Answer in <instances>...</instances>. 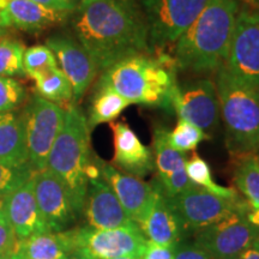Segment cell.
Returning <instances> with one entry per match:
<instances>
[{
  "label": "cell",
  "instance_id": "1",
  "mask_svg": "<svg viewBox=\"0 0 259 259\" xmlns=\"http://www.w3.org/2000/svg\"><path fill=\"white\" fill-rule=\"evenodd\" d=\"M71 15L74 37L99 72L150 51L145 21L125 0H80Z\"/></svg>",
  "mask_w": 259,
  "mask_h": 259
},
{
  "label": "cell",
  "instance_id": "2",
  "mask_svg": "<svg viewBox=\"0 0 259 259\" xmlns=\"http://www.w3.org/2000/svg\"><path fill=\"white\" fill-rule=\"evenodd\" d=\"M239 9L238 0H209L177 40L176 66L194 73L218 72L228 54Z\"/></svg>",
  "mask_w": 259,
  "mask_h": 259
},
{
  "label": "cell",
  "instance_id": "3",
  "mask_svg": "<svg viewBox=\"0 0 259 259\" xmlns=\"http://www.w3.org/2000/svg\"><path fill=\"white\" fill-rule=\"evenodd\" d=\"M177 84L174 66L168 58L148 54L122 59L105 70L96 87L111 88L131 105L169 109L170 94Z\"/></svg>",
  "mask_w": 259,
  "mask_h": 259
},
{
  "label": "cell",
  "instance_id": "4",
  "mask_svg": "<svg viewBox=\"0 0 259 259\" xmlns=\"http://www.w3.org/2000/svg\"><path fill=\"white\" fill-rule=\"evenodd\" d=\"M94 155L87 116L77 106L65 109L64 124L51 149L47 168L65 186L77 215H83L89 181L85 168Z\"/></svg>",
  "mask_w": 259,
  "mask_h": 259
},
{
  "label": "cell",
  "instance_id": "5",
  "mask_svg": "<svg viewBox=\"0 0 259 259\" xmlns=\"http://www.w3.org/2000/svg\"><path fill=\"white\" fill-rule=\"evenodd\" d=\"M220 112L233 155L257 153L259 149V93L236 79L221 66L216 76Z\"/></svg>",
  "mask_w": 259,
  "mask_h": 259
},
{
  "label": "cell",
  "instance_id": "6",
  "mask_svg": "<svg viewBox=\"0 0 259 259\" xmlns=\"http://www.w3.org/2000/svg\"><path fill=\"white\" fill-rule=\"evenodd\" d=\"M65 109L35 94L22 111L29 163L35 173L47 168L51 149L63 127Z\"/></svg>",
  "mask_w": 259,
  "mask_h": 259
},
{
  "label": "cell",
  "instance_id": "7",
  "mask_svg": "<svg viewBox=\"0 0 259 259\" xmlns=\"http://www.w3.org/2000/svg\"><path fill=\"white\" fill-rule=\"evenodd\" d=\"M149 44L163 48L178 38L198 17L209 0H142Z\"/></svg>",
  "mask_w": 259,
  "mask_h": 259
},
{
  "label": "cell",
  "instance_id": "8",
  "mask_svg": "<svg viewBox=\"0 0 259 259\" xmlns=\"http://www.w3.org/2000/svg\"><path fill=\"white\" fill-rule=\"evenodd\" d=\"M229 74L259 88V14L247 6L239 9L228 54L222 65Z\"/></svg>",
  "mask_w": 259,
  "mask_h": 259
},
{
  "label": "cell",
  "instance_id": "9",
  "mask_svg": "<svg viewBox=\"0 0 259 259\" xmlns=\"http://www.w3.org/2000/svg\"><path fill=\"white\" fill-rule=\"evenodd\" d=\"M72 232L76 251L95 259H113L143 253L147 238L136 226L112 229H97L90 226L73 227Z\"/></svg>",
  "mask_w": 259,
  "mask_h": 259
},
{
  "label": "cell",
  "instance_id": "10",
  "mask_svg": "<svg viewBox=\"0 0 259 259\" xmlns=\"http://www.w3.org/2000/svg\"><path fill=\"white\" fill-rule=\"evenodd\" d=\"M248 211H238L196 231L194 244L218 259H235L253 245L259 229L247 220Z\"/></svg>",
  "mask_w": 259,
  "mask_h": 259
},
{
  "label": "cell",
  "instance_id": "11",
  "mask_svg": "<svg viewBox=\"0 0 259 259\" xmlns=\"http://www.w3.org/2000/svg\"><path fill=\"white\" fill-rule=\"evenodd\" d=\"M169 200L184 227L194 231L213 225L234 212L248 211L247 204L239 197L226 198L196 185Z\"/></svg>",
  "mask_w": 259,
  "mask_h": 259
},
{
  "label": "cell",
  "instance_id": "12",
  "mask_svg": "<svg viewBox=\"0 0 259 259\" xmlns=\"http://www.w3.org/2000/svg\"><path fill=\"white\" fill-rule=\"evenodd\" d=\"M169 109L178 119L211 131L219 122L220 103L216 84L210 79H197L176 84L170 94Z\"/></svg>",
  "mask_w": 259,
  "mask_h": 259
},
{
  "label": "cell",
  "instance_id": "13",
  "mask_svg": "<svg viewBox=\"0 0 259 259\" xmlns=\"http://www.w3.org/2000/svg\"><path fill=\"white\" fill-rule=\"evenodd\" d=\"M46 46L53 52L58 66L69 79L73 92V105L76 106L99 73L96 64L76 37L71 35H53L46 41Z\"/></svg>",
  "mask_w": 259,
  "mask_h": 259
},
{
  "label": "cell",
  "instance_id": "14",
  "mask_svg": "<svg viewBox=\"0 0 259 259\" xmlns=\"http://www.w3.org/2000/svg\"><path fill=\"white\" fill-rule=\"evenodd\" d=\"M34 191L37 205L51 232L72 228L79 216L61 181L52 171L45 169L34 174Z\"/></svg>",
  "mask_w": 259,
  "mask_h": 259
},
{
  "label": "cell",
  "instance_id": "15",
  "mask_svg": "<svg viewBox=\"0 0 259 259\" xmlns=\"http://www.w3.org/2000/svg\"><path fill=\"white\" fill-rule=\"evenodd\" d=\"M100 166L102 179L114 191L131 221L139 227L153 208L156 187L154 184L145 183L143 178L124 173L102 160Z\"/></svg>",
  "mask_w": 259,
  "mask_h": 259
},
{
  "label": "cell",
  "instance_id": "16",
  "mask_svg": "<svg viewBox=\"0 0 259 259\" xmlns=\"http://www.w3.org/2000/svg\"><path fill=\"white\" fill-rule=\"evenodd\" d=\"M153 155L157 181L167 197L173 198L193 186L186 174L187 158L185 154L178 151L169 144L166 128H155Z\"/></svg>",
  "mask_w": 259,
  "mask_h": 259
},
{
  "label": "cell",
  "instance_id": "17",
  "mask_svg": "<svg viewBox=\"0 0 259 259\" xmlns=\"http://www.w3.org/2000/svg\"><path fill=\"white\" fill-rule=\"evenodd\" d=\"M3 209L17 240H24L32 235L51 232L37 205L34 191V177L4 197Z\"/></svg>",
  "mask_w": 259,
  "mask_h": 259
},
{
  "label": "cell",
  "instance_id": "18",
  "mask_svg": "<svg viewBox=\"0 0 259 259\" xmlns=\"http://www.w3.org/2000/svg\"><path fill=\"white\" fill-rule=\"evenodd\" d=\"M83 215L88 226L97 229L136 226L122 208L114 191L103 179L89 181Z\"/></svg>",
  "mask_w": 259,
  "mask_h": 259
},
{
  "label": "cell",
  "instance_id": "19",
  "mask_svg": "<svg viewBox=\"0 0 259 259\" xmlns=\"http://www.w3.org/2000/svg\"><path fill=\"white\" fill-rule=\"evenodd\" d=\"M113 134V166L124 173L144 178L154 169V155L137 134L122 121L109 122Z\"/></svg>",
  "mask_w": 259,
  "mask_h": 259
},
{
  "label": "cell",
  "instance_id": "20",
  "mask_svg": "<svg viewBox=\"0 0 259 259\" xmlns=\"http://www.w3.org/2000/svg\"><path fill=\"white\" fill-rule=\"evenodd\" d=\"M70 15L47 9L32 0H0V24L28 32H38L60 24Z\"/></svg>",
  "mask_w": 259,
  "mask_h": 259
},
{
  "label": "cell",
  "instance_id": "21",
  "mask_svg": "<svg viewBox=\"0 0 259 259\" xmlns=\"http://www.w3.org/2000/svg\"><path fill=\"white\" fill-rule=\"evenodd\" d=\"M154 185L156 187L154 205L147 219L139 225V228L148 241L163 246H174L179 242L185 227L158 181Z\"/></svg>",
  "mask_w": 259,
  "mask_h": 259
},
{
  "label": "cell",
  "instance_id": "22",
  "mask_svg": "<svg viewBox=\"0 0 259 259\" xmlns=\"http://www.w3.org/2000/svg\"><path fill=\"white\" fill-rule=\"evenodd\" d=\"M16 251L27 259H65L76 251L71 228L64 232H48L17 240Z\"/></svg>",
  "mask_w": 259,
  "mask_h": 259
},
{
  "label": "cell",
  "instance_id": "23",
  "mask_svg": "<svg viewBox=\"0 0 259 259\" xmlns=\"http://www.w3.org/2000/svg\"><path fill=\"white\" fill-rule=\"evenodd\" d=\"M0 161L12 166L29 163L22 112L0 113Z\"/></svg>",
  "mask_w": 259,
  "mask_h": 259
},
{
  "label": "cell",
  "instance_id": "24",
  "mask_svg": "<svg viewBox=\"0 0 259 259\" xmlns=\"http://www.w3.org/2000/svg\"><path fill=\"white\" fill-rule=\"evenodd\" d=\"M30 77L35 82L36 95L61 107L73 105L72 87L59 66L38 71Z\"/></svg>",
  "mask_w": 259,
  "mask_h": 259
},
{
  "label": "cell",
  "instance_id": "25",
  "mask_svg": "<svg viewBox=\"0 0 259 259\" xmlns=\"http://www.w3.org/2000/svg\"><path fill=\"white\" fill-rule=\"evenodd\" d=\"M233 180L251 209L259 208V160L257 153L235 155Z\"/></svg>",
  "mask_w": 259,
  "mask_h": 259
},
{
  "label": "cell",
  "instance_id": "26",
  "mask_svg": "<svg viewBox=\"0 0 259 259\" xmlns=\"http://www.w3.org/2000/svg\"><path fill=\"white\" fill-rule=\"evenodd\" d=\"M131 105L127 100L111 88L96 87L95 96L90 107L89 116L87 119L90 130L97 125L113 122Z\"/></svg>",
  "mask_w": 259,
  "mask_h": 259
},
{
  "label": "cell",
  "instance_id": "27",
  "mask_svg": "<svg viewBox=\"0 0 259 259\" xmlns=\"http://www.w3.org/2000/svg\"><path fill=\"white\" fill-rule=\"evenodd\" d=\"M186 174L193 185L202 187L218 196L226 197V198H238V192L231 187H225L216 184L212 179L211 168L209 163L199 155L193 154L191 158L186 161Z\"/></svg>",
  "mask_w": 259,
  "mask_h": 259
},
{
  "label": "cell",
  "instance_id": "28",
  "mask_svg": "<svg viewBox=\"0 0 259 259\" xmlns=\"http://www.w3.org/2000/svg\"><path fill=\"white\" fill-rule=\"evenodd\" d=\"M24 52L23 42L15 38L0 37V76H27L23 67Z\"/></svg>",
  "mask_w": 259,
  "mask_h": 259
},
{
  "label": "cell",
  "instance_id": "29",
  "mask_svg": "<svg viewBox=\"0 0 259 259\" xmlns=\"http://www.w3.org/2000/svg\"><path fill=\"white\" fill-rule=\"evenodd\" d=\"M209 136L198 126L191 122L178 119V122L173 131H168V141L174 149L180 153L196 150L203 141L208 139Z\"/></svg>",
  "mask_w": 259,
  "mask_h": 259
},
{
  "label": "cell",
  "instance_id": "30",
  "mask_svg": "<svg viewBox=\"0 0 259 259\" xmlns=\"http://www.w3.org/2000/svg\"><path fill=\"white\" fill-rule=\"evenodd\" d=\"M30 163L12 166L0 161V198H4L34 177Z\"/></svg>",
  "mask_w": 259,
  "mask_h": 259
},
{
  "label": "cell",
  "instance_id": "31",
  "mask_svg": "<svg viewBox=\"0 0 259 259\" xmlns=\"http://www.w3.org/2000/svg\"><path fill=\"white\" fill-rule=\"evenodd\" d=\"M27 100L23 84L14 77L0 76V113L18 111Z\"/></svg>",
  "mask_w": 259,
  "mask_h": 259
},
{
  "label": "cell",
  "instance_id": "32",
  "mask_svg": "<svg viewBox=\"0 0 259 259\" xmlns=\"http://www.w3.org/2000/svg\"><path fill=\"white\" fill-rule=\"evenodd\" d=\"M58 63L53 52L46 45H35L29 48H25L23 57V67L27 76L38 71L57 67Z\"/></svg>",
  "mask_w": 259,
  "mask_h": 259
},
{
  "label": "cell",
  "instance_id": "33",
  "mask_svg": "<svg viewBox=\"0 0 259 259\" xmlns=\"http://www.w3.org/2000/svg\"><path fill=\"white\" fill-rule=\"evenodd\" d=\"M174 259H218L198 245L178 242L174 245Z\"/></svg>",
  "mask_w": 259,
  "mask_h": 259
},
{
  "label": "cell",
  "instance_id": "34",
  "mask_svg": "<svg viewBox=\"0 0 259 259\" xmlns=\"http://www.w3.org/2000/svg\"><path fill=\"white\" fill-rule=\"evenodd\" d=\"M16 242H17V239H16L8 216H6L4 209L2 206L0 208V253L12 250L16 246Z\"/></svg>",
  "mask_w": 259,
  "mask_h": 259
},
{
  "label": "cell",
  "instance_id": "35",
  "mask_svg": "<svg viewBox=\"0 0 259 259\" xmlns=\"http://www.w3.org/2000/svg\"><path fill=\"white\" fill-rule=\"evenodd\" d=\"M141 259H174V246H163L147 241Z\"/></svg>",
  "mask_w": 259,
  "mask_h": 259
},
{
  "label": "cell",
  "instance_id": "36",
  "mask_svg": "<svg viewBox=\"0 0 259 259\" xmlns=\"http://www.w3.org/2000/svg\"><path fill=\"white\" fill-rule=\"evenodd\" d=\"M45 8L54 10V11L61 12V14L71 15L76 9L77 4L71 0H32Z\"/></svg>",
  "mask_w": 259,
  "mask_h": 259
},
{
  "label": "cell",
  "instance_id": "37",
  "mask_svg": "<svg viewBox=\"0 0 259 259\" xmlns=\"http://www.w3.org/2000/svg\"><path fill=\"white\" fill-rule=\"evenodd\" d=\"M235 259H259V248L254 244L241 252Z\"/></svg>",
  "mask_w": 259,
  "mask_h": 259
},
{
  "label": "cell",
  "instance_id": "38",
  "mask_svg": "<svg viewBox=\"0 0 259 259\" xmlns=\"http://www.w3.org/2000/svg\"><path fill=\"white\" fill-rule=\"evenodd\" d=\"M247 220L259 229V208L251 209L250 211L247 212Z\"/></svg>",
  "mask_w": 259,
  "mask_h": 259
},
{
  "label": "cell",
  "instance_id": "39",
  "mask_svg": "<svg viewBox=\"0 0 259 259\" xmlns=\"http://www.w3.org/2000/svg\"><path fill=\"white\" fill-rule=\"evenodd\" d=\"M65 259H95V258L90 257V255L83 253V252H80V251H74L71 254L67 255Z\"/></svg>",
  "mask_w": 259,
  "mask_h": 259
},
{
  "label": "cell",
  "instance_id": "40",
  "mask_svg": "<svg viewBox=\"0 0 259 259\" xmlns=\"http://www.w3.org/2000/svg\"><path fill=\"white\" fill-rule=\"evenodd\" d=\"M238 2L244 3L245 6H247L250 9L259 10V0H238Z\"/></svg>",
  "mask_w": 259,
  "mask_h": 259
},
{
  "label": "cell",
  "instance_id": "41",
  "mask_svg": "<svg viewBox=\"0 0 259 259\" xmlns=\"http://www.w3.org/2000/svg\"><path fill=\"white\" fill-rule=\"evenodd\" d=\"M15 247H16V246H15ZM15 247L12 248V250H9V251L2 252V253H0V259H12V258H14Z\"/></svg>",
  "mask_w": 259,
  "mask_h": 259
},
{
  "label": "cell",
  "instance_id": "42",
  "mask_svg": "<svg viewBox=\"0 0 259 259\" xmlns=\"http://www.w3.org/2000/svg\"><path fill=\"white\" fill-rule=\"evenodd\" d=\"M113 259H141V257H137V255H126V257H118Z\"/></svg>",
  "mask_w": 259,
  "mask_h": 259
},
{
  "label": "cell",
  "instance_id": "43",
  "mask_svg": "<svg viewBox=\"0 0 259 259\" xmlns=\"http://www.w3.org/2000/svg\"><path fill=\"white\" fill-rule=\"evenodd\" d=\"M6 32H8V29L4 28L2 24H0V37H3L4 35H6Z\"/></svg>",
  "mask_w": 259,
  "mask_h": 259
},
{
  "label": "cell",
  "instance_id": "44",
  "mask_svg": "<svg viewBox=\"0 0 259 259\" xmlns=\"http://www.w3.org/2000/svg\"><path fill=\"white\" fill-rule=\"evenodd\" d=\"M12 259H27V258L22 257V255L19 254L17 251H16V247H15V253H14V258H12Z\"/></svg>",
  "mask_w": 259,
  "mask_h": 259
},
{
  "label": "cell",
  "instance_id": "45",
  "mask_svg": "<svg viewBox=\"0 0 259 259\" xmlns=\"http://www.w3.org/2000/svg\"><path fill=\"white\" fill-rule=\"evenodd\" d=\"M253 244H254L255 246H257V247L259 248V236H258V238H257V239H255V241L253 242Z\"/></svg>",
  "mask_w": 259,
  "mask_h": 259
},
{
  "label": "cell",
  "instance_id": "46",
  "mask_svg": "<svg viewBox=\"0 0 259 259\" xmlns=\"http://www.w3.org/2000/svg\"><path fill=\"white\" fill-rule=\"evenodd\" d=\"M3 200H4V198H0V208L3 206Z\"/></svg>",
  "mask_w": 259,
  "mask_h": 259
},
{
  "label": "cell",
  "instance_id": "47",
  "mask_svg": "<svg viewBox=\"0 0 259 259\" xmlns=\"http://www.w3.org/2000/svg\"><path fill=\"white\" fill-rule=\"evenodd\" d=\"M257 156H258V160H259V149H258V151H257Z\"/></svg>",
  "mask_w": 259,
  "mask_h": 259
},
{
  "label": "cell",
  "instance_id": "48",
  "mask_svg": "<svg viewBox=\"0 0 259 259\" xmlns=\"http://www.w3.org/2000/svg\"><path fill=\"white\" fill-rule=\"evenodd\" d=\"M257 11H258V14H259V10H257Z\"/></svg>",
  "mask_w": 259,
  "mask_h": 259
},
{
  "label": "cell",
  "instance_id": "49",
  "mask_svg": "<svg viewBox=\"0 0 259 259\" xmlns=\"http://www.w3.org/2000/svg\"><path fill=\"white\" fill-rule=\"evenodd\" d=\"M258 89V93H259V88H257Z\"/></svg>",
  "mask_w": 259,
  "mask_h": 259
},
{
  "label": "cell",
  "instance_id": "50",
  "mask_svg": "<svg viewBox=\"0 0 259 259\" xmlns=\"http://www.w3.org/2000/svg\"><path fill=\"white\" fill-rule=\"evenodd\" d=\"M71 2H73V0H71Z\"/></svg>",
  "mask_w": 259,
  "mask_h": 259
}]
</instances>
